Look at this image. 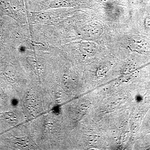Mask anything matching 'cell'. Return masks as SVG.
<instances>
[{
    "label": "cell",
    "instance_id": "cell-5",
    "mask_svg": "<svg viewBox=\"0 0 150 150\" xmlns=\"http://www.w3.org/2000/svg\"><path fill=\"white\" fill-rule=\"evenodd\" d=\"M144 25L146 29L150 31V16L146 17L144 21Z\"/></svg>",
    "mask_w": 150,
    "mask_h": 150
},
{
    "label": "cell",
    "instance_id": "cell-1",
    "mask_svg": "<svg viewBox=\"0 0 150 150\" xmlns=\"http://www.w3.org/2000/svg\"><path fill=\"white\" fill-rule=\"evenodd\" d=\"M87 31L93 38L99 37L103 32L102 25L98 21H93L87 26Z\"/></svg>",
    "mask_w": 150,
    "mask_h": 150
},
{
    "label": "cell",
    "instance_id": "cell-2",
    "mask_svg": "<svg viewBox=\"0 0 150 150\" xmlns=\"http://www.w3.org/2000/svg\"><path fill=\"white\" fill-rule=\"evenodd\" d=\"M97 46L96 43L90 41L83 42L81 44L80 50L81 51L86 55H93L96 52Z\"/></svg>",
    "mask_w": 150,
    "mask_h": 150
},
{
    "label": "cell",
    "instance_id": "cell-3",
    "mask_svg": "<svg viewBox=\"0 0 150 150\" xmlns=\"http://www.w3.org/2000/svg\"><path fill=\"white\" fill-rule=\"evenodd\" d=\"M131 41L133 45L141 50H146L150 48L148 42L141 38H133Z\"/></svg>",
    "mask_w": 150,
    "mask_h": 150
},
{
    "label": "cell",
    "instance_id": "cell-6",
    "mask_svg": "<svg viewBox=\"0 0 150 150\" xmlns=\"http://www.w3.org/2000/svg\"><path fill=\"white\" fill-rule=\"evenodd\" d=\"M97 1L100 2H103L107 1L108 0H96Z\"/></svg>",
    "mask_w": 150,
    "mask_h": 150
},
{
    "label": "cell",
    "instance_id": "cell-4",
    "mask_svg": "<svg viewBox=\"0 0 150 150\" xmlns=\"http://www.w3.org/2000/svg\"><path fill=\"white\" fill-rule=\"evenodd\" d=\"M71 2L68 0H56L51 3L54 7H66L71 6Z\"/></svg>",
    "mask_w": 150,
    "mask_h": 150
}]
</instances>
